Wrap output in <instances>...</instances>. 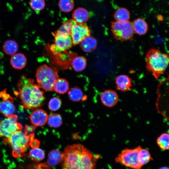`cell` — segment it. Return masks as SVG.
I'll return each instance as SVG.
<instances>
[{"mask_svg": "<svg viewBox=\"0 0 169 169\" xmlns=\"http://www.w3.org/2000/svg\"><path fill=\"white\" fill-rule=\"evenodd\" d=\"M96 158L80 144L68 146L63 153V169H95Z\"/></svg>", "mask_w": 169, "mask_h": 169, "instance_id": "1", "label": "cell"}, {"mask_svg": "<svg viewBox=\"0 0 169 169\" xmlns=\"http://www.w3.org/2000/svg\"><path fill=\"white\" fill-rule=\"evenodd\" d=\"M40 88L34 83L33 79L23 75L18 82L14 93L23 108L33 110L41 106L45 100L44 92Z\"/></svg>", "mask_w": 169, "mask_h": 169, "instance_id": "2", "label": "cell"}, {"mask_svg": "<svg viewBox=\"0 0 169 169\" xmlns=\"http://www.w3.org/2000/svg\"><path fill=\"white\" fill-rule=\"evenodd\" d=\"M146 68L157 79L163 74L169 65V54L158 49H150L146 55Z\"/></svg>", "mask_w": 169, "mask_h": 169, "instance_id": "3", "label": "cell"}, {"mask_svg": "<svg viewBox=\"0 0 169 169\" xmlns=\"http://www.w3.org/2000/svg\"><path fill=\"white\" fill-rule=\"evenodd\" d=\"M34 137V133L27 134L20 131L16 132L9 138H5L4 141L9 144L13 156L18 158L23 156Z\"/></svg>", "mask_w": 169, "mask_h": 169, "instance_id": "4", "label": "cell"}, {"mask_svg": "<svg viewBox=\"0 0 169 169\" xmlns=\"http://www.w3.org/2000/svg\"><path fill=\"white\" fill-rule=\"evenodd\" d=\"M36 77L39 87L45 91H49L53 90L54 84L58 78V75L55 69L44 64L37 69Z\"/></svg>", "mask_w": 169, "mask_h": 169, "instance_id": "5", "label": "cell"}, {"mask_svg": "<svg viewBox=\"0 0 169 169\" xmlns=\"http://www.w3.org/2000/svg\"><path fill=\"white\" fill-rule=\"evenodd\" d=\"M141 148L139 146L133 149L123 150L115 158V161L133 169H141L142 166L139 162L138 156Z\"/></svg>", "mask_w": 169, "mask_h": 169, "instance_id": "6", "label": "cell"}, {"mask_svg": "<svg viewBox=\"0 0 169 169\" xmlns=\"http://www.w3.org/2000/svg\"><path fill=\"white\" fill-rule=\"evenodd\" d=\"M111 30L114 38L118 40H131L133 36L132 23L129 21L124 22L115 21L112 22Z\"/></svg>", "mask_w": 169, "mask_h": 169, "instance_id": "7", "label": "cell"}, {"mask_svg": "<svg viewBox=\"0 0 169 169\" xmlns=\"http://www.w3.org/2000/svg\"><path fill=\"white\" fill-rule=\"evenodd\" d=\"M22 129V125L18 122L17 116L13 114L0 121V137L9 138Z\"/></svg>", "mask_w": 169, "mask_h": 169, "instance_id": "8", "label": "cell"}, {"mask_svg": "<svg viewBox=\"0 0 169 169\" xmlns=\"http://www.w3.org/2000/svg\"><path fill=\"white\" fill-rule=\"evenodd\" d=\"M54 43L53 50L57 52L65 51L71 48L73 44L70 34H66L57 31L54 34Z\"/></svg>", "mask_w": 169, "mask_h": 169, "instance_id": "9", "label": "cell"}, {"mask_svg": "<svg viewBox=\"0 0 169 169\" xmlns=\"http://www.w3.org/2000/svg\"><path fill=\"white\" fill-rule=\"evenodd\" d=\"M90 30L85 23H76L73 27L70 35L73 45L79 44L85 38L90 36Z\"/></svg>", "mask_w": 169, "mask_h": 169, "instance_id": "10", "label": "cell"}, {"mask_svg": "<svg viewBox=\"0 0 169 169\" xmlns=\"http://www.w3.org/2000/svg\"><path fill=\"white\" fill-rule=\"evenodd\" d=\"M0 98L2 100L0 102V112L6 117L13 114L15 110L13 98L8 94L6 90L0 92Z\"/></svg>", "mask_w": 169, "mask_h": 169, "instance_id": "11", "label": "cell"}, {"mask_svg": "<svg viewBox=\"0 0 169 169\" xmlns=\"http://www.w3.org/2000/svg\"><path fill=\"white\" fill-rule=\"evenodd\" d=\"M100 100L102 104L108 107H112L117 103L119 97L117 93L111 90L104 91L100 95Z\"/></svg>", "mask_w": 169, "mask_h": 169, "instance_id": "12", "label": "cell"}, {"mask_svg": "<svg viewBox=\"0 0 169 169\" xmlns=\"http://www.w3.org/2000/svg\"><path fill=\"white\" fill-rule=\"evenodd\" d=\"M48 116L45 111L42 109H38L34 110L29 117L33 126L37 127L45 125L47 122Z\"/></svg>", "mask_w": 169, "mask_h": 169, "instance_id": "13", "label": "cell"}, {"mask_svg": "<svg viewBox=\"0 0 169 169\" xmlns=\"http://www.w3.org/2000/svg\"><path fill=\"white\" fill-rule=\"evenodd\" d=\"M115 83L117 89L124 92L130 90L133 86L131 79L128 76L125 74L117 76L115 79Z\"/></svg>", "mask_w": 169, "mask_h": 169, "instance_id": "14", "label": "cell"}, {"mask_svg": "<svg viewBox=\"0 0 169 169\" xmlns=\"http://www.w3.org/2000/svg\"><path fill=\"white\" fill-rule=\"evenodd\" d=\"M10 63L12 67L16 69H23L27 63V59L25 55L21 53H18L12 56Z\"/></svg>", "mask_w": 169, "mask_h": 169, "instance_id": "15", "label": "cell"}, {"mask_svg": "<svg viewBox=\"0 0 169 169\" xmlns=\"http://www.w3.org/2000/svg\"><path fill=\"white\" fill-rule=\"evenodd\" d=\"M89 17L88 10L82 7L76 8L72 14V19L78 23H84L88 20Z\"/></svg>", "mask_w": 169, "mask_h": 169, "instance_id": "16", "label": "cell"}, {"mask_svg": "<svg viewBox=\"0 0 169 169\" xmlns=\"http://www.w3.org/2000/svg\"><path fill=\"white\" fill-rule=\"evenodd\" d=\"M134 31L140 35L145 34L147 32L148 26L146 22L143 19L138 18L135 19L132 23Z\"/></svg>", "mask_w": 169, "mask_h": 169, "instance_id": "17", "label": "cell"}, {"mask_svg": "<svg viewBox=\"0 0 169 169\" xmlns=\"http://www.w3.org/2000/svg\"><path fill=\"white\" fill-rule=\"evenodd\" d=\"M80 44V47L83 51L89 53L96 49L97 41L94 37L89 36L84 38Z\"/></svg>", "mask_w": 169, "mask_h": 169, "instance_id": "18", "label": "cell"}, {"mask_svg": "<svg viewBox=\"0 0 169 169\" xmlns=\"http://www.w3.org/2000/svg\"><path fill=\"white\" fill-rule=\"evenodd\" d=\"M63 153L58 150H53L49 153L47 164L54 166L59 164L62 161Z\"/></svg>", "mask_w": 169, "mask_h": 169, "instance_id": "19", "label": "cell"}, {"mask_svg": "<svg viewBox=\"0 0 169 169\" xmlns=\"http://www.w3.org/2000/svg\"><path fill=\"white\" fill-rule=\"evenodd\" d=\"M18 49V45L14 40L8 39L6 41L3 46V49L7 54L12 56L16 54Z\"/></svg>", "mask_w": 169, "mask_h": 169, "instance_id": "20", "label": "cell"}, {"mask_svg": "<svg viewBox=\"0 0 169 169\" xmlns=\"http://www.w3.org/2000/svg\"><path fill=\"white\" fill-rule=\"evenodd\" d=\"M113 17L115 21L124 22L129 21L130 18L129 11L124 7L118 8L115 12Z\"/></svg>", "mask_w": 169, "mask_h": 169, "instance_id": "21", "label": "cell"}, {"mask_svg": "<svg viewBox=\"0 0 169 169\" xmlns=\"http://www.w3.org/2000/svg\"><path fill=\"white\" fill-rule=\"evenodd\" d=\"M68 95L69 99L74 101L85 100L87 99V96L84 95L81 89L77 87L70 89L68 92Z\"/></svg>", "mask_w": 169, "mask_h": 169, "instance_id": "22", "label": "cell"}, {"mask_svg": "<svg viewBox=\"0 0 169 169\" xmlns=\"http://www.w3.org/2000/svg\"><path fill=\"white\" fill-rule=\"evenodd\" d=\"M69 89V84L68 81L63 78H58L55 81L53 87V90L59 94L66 93Z\"/></svg>", "mask_w": 169, "mask_h": 169, "instance_id": "23", "label": "cell"}, {"mask_svg": "<svg viewBox=\"0 0 169 169\" xmlns=\"http://www.w3.org/2000/svg\"><path fill=\"white\" fill-rule=\"evenodd\" d=\"M87 60L84 57L78 56L74 58L72 62V66L73 69L76 72H80L86 68Z\"/></svg>", "mask_w": 169, "mask_h": 169, "instance_id": "24", "label": "cell"}, {"mask_svg": "<svg viewBox=\"0 0 169 169\" xmlns=\"http://www.w3.org/2000/svg\"><path fill=\"white\" fill-rule=\"evenodd\" d=\"M47 122L50 126L54 128H58L62 124V118L59 114L53 113L48 116Z\"/></svg>", "mask_w": 169, "mask_h": 169, "instance_id": "25", "label": "cell"}, {"mask_svg": "<svg viewBox=\"0 0 169 169\" xmlns=\"http://www.w3.org/2000/svg\"><path fill=\"white\" fill-rule=\"evenodd\" d=\"M30 158L33 161L38 162L42 160L45 157V153L41 149L38 148H33L29 152Z\"/></svg>", "mask_w": 169, "mask_h": 169, "instance_id": "26", "label": "cell"}, {"mask_svg": "<svg viewBox=\"0 0 169 169\" xmlns=\"http://www.w3.org/2000/svg\"><path fill=\"white\" fill-rule=\"evenodd\" d=\"M138 156L139 162L142 166L147 164L152 160L149 151L146 149L142 148L139 151Z\"/></svg>", "mask_w": 169, "mask_h": 169, "instance_id": "27", "label": "cell"}, {"mask_svg": "<svg viewBox=\"0 0 169 169\" xmlns=\"http://www.w3.org/2000/svg\"><path fill=\"white\" fill-rule=\"evenodd\" d=\"M58 6L60 9L65 13L71 11L74 7V0H59Z\"/></svg>", "mask_w": 169, "mask_h": 169, "instance_id": "28", "label": "cell"}, {"mask_svg": "<svg viewBox=\"0 0 169 169\" xmlns=\"http://www.w3.org/2000/svg\"><path fill=\"white\" fill-rule=\"evenodd\" d=\"M157 143L162 149L166 150L169 149V134L163 133L161 134L157 139Z\"/></svg>", "mask_w": 169, "mask_h": 169, "instance_id": "29", "label": "cell"}, {"mask_svg": "<svg viewBox=\"0 0 169 169\" xmlns=\"http://www.w3.org/2000/svg\"><path fill=\"white\" fill-rule=\"evenodd\" d=\"M77 23L73 19L64 22L58 31L66 34H70L73 26Z\"/></svg>", "mask_w": 169, "mask_h": 169, "instance_id": "30", "label": "cell"}, {"mask_svg": "<svg viewBox=\"0 0 169 169\" xmlns=\"http://www.w3.org/2000/svg\"><path fill=\"white\" fill-rule=\"evenodd\" d=\"M29 5L34 11L40 12L43 10L45 6V0H30Z\"/></svg>", "mask_w": 169, "mask_h": 169, "instance_id": "31", "label": "cell"}, {"mask_svg": "<svg viewBox=\"0 0 169 169\" xmlns=\"http://www.w3.org/2000/svg\"><path fill=\"white\" fill-rule=\"evenodd\" d=\"M61 104V101L59 98L54 97L49 100L48 103V107L51 111H56L60 108Z\"/></svg>", "mask_w": 169, "mask_h": 169, "instance_id": "32", "label": "cell"}, {"mask_svg": "<svg viewBox=\"0 0 169 169\" xmlns=\"http://www.w3.org/2000/svg\"><path fill=\"white\" fill-rule=\"evenodd\" d=\"M40 144V142L38 140L33 139L31 141L29 146L33 148H38Z\"/></svg>", "mask_w": 169, "mask_h": 169, "instance_id": "33", "label": "cell"}, {"mask_svg": "<svg viewBox=\"0 0 169 169\" xmlns=\"http://www.w3.org/2000/svg\"><path fill=\"white\" fill-rule=\"evenodd\" d=\"M157 18L159 21L162 20L163 19L162 16L161 15H158L157 16Z\"/></svg>", "mask_w": 169, "mask_h": 169, "instance_id": "34", "label": "cell"}, {"mask_svg": "<svg viewBox=\"0 0 169 169\" xmlns=\"http://www.w3.org/2000/svg\"><path fill=\"white\" fill-rule=\"evenodd\" d=\"M159 169H169V168L166 166L162 167Z\"/></svg>", "mask_w": 169, "mask_h": 169, "instance_id": "35", "label": "cell"}]
</instances>
